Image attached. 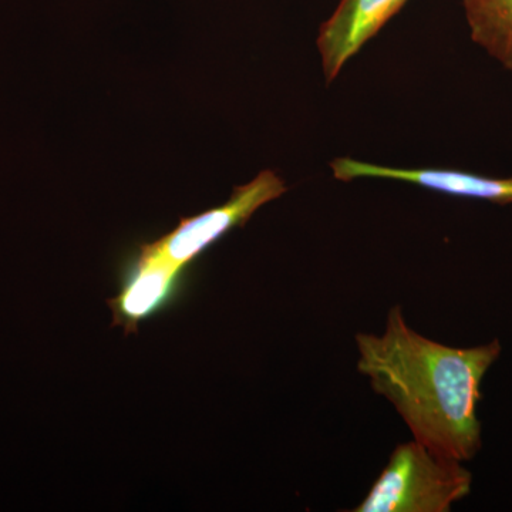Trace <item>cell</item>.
Instances as JSON below:
<instances>
[{"mask_svg": "<svg viewBox=\"0 0 512 512\" xmlns=\"http://www.w3.org/2000/svg\"><path fill=\"white\" fill-rule=\"evenodd\" d=\"M409 0H340L322 26L318 49L326 82L332 83L345 64L396 16Z\"/></svg>", "mask_w": 512, "mask_h": 512, "instance_id": "5b68a950", "label": "cell"}, {"mask_svg": "<svg viewBox=\"0 0 512 512\" xmlns=\"http://www.w3.org/2000/svg\"><path fill=\"white\" fill-rule=\"evenodd\" d=\"M286 192L284 180L271 170L262 171L251 183L235 188L228 202L197 217L183 218L180 225L154 242L161 254L178 268H185L220 241L232 229L251 220L259 208Z\"/></svg>", "mask_w": 512, "mask_h": 512, "instance_id": "3957f363", "label": "cell"}, {"mask_svg": "<svg viewBox=\"0 0 512 512\" xmlns=\"http://www.w3.org/2000/svg\"><path fill=\"white\" fill-rule=\"evenodd\" d=\"M471 39L512 72V0H463Z\"/></svg>", "mask_w": 512, "mask_h": 512, "instance_id": "52a82bcc", "label": "cell"}, {"mask_svg": "<svg viewBox=\"0 0 512 512\" xmlns=\"http://www.w3.org/2000/svg\"><path fill=\"white\" fill-rule=\"evenodd\" d=\"M355 340L357 370L393 404L414 440L461 463L476 457L481 383L501 355L498 340L451 348L410 328L400 305L387 313L380 335L357 333Z\"/></svg>", "mask_w": 512, "mask_h": 512, "instance_id": "6da1fadb", "label": "cell"}, {"mask_svg": "<svg viewBox=\"0 0 512 512\" xmlns=\"http://www.w3.org/2000/svg\"><path fill=\"white\" fill-rule=\"evenodd\" d=\"M470 471L413 440L394 448L389 463L355 512H448L471 491Z\"/></svg>", "mask_w": 512, "mask_h": 512, "instance_id": "7a4b0ae2", "label": "cell"}, {"mask_svg": "<svg viewBox=\"0 0 512 512\" xmlns=\"http://www.w3.org/2000/svg\"><path fill=\"white\" fill-rule=\"evenodd\" d=\"M330 168L333 177L340 181H353L359 178L403 181L454 197L512 204V178L483 177L446 168L384 167L349 157L336 158L330 163Z\"/></svg>", "mask_w": 512, "mask_h": 512, "instance_id": "277c9868", "label": "cell"}, {"mask_svg": "<svg viewBox=\"0 0 512 512\" xmlns=\"http://www.w3.org/2000/svg\"><path fill=\"white\" fill-rule=\"evenodd\" d=\"M181 272L154 242L141 245L120 295L109 301L114 326L126 328L127 335L137 332L138 323L170 299Z\"/></svg>", "mask_w": 512, "mask_h": 512, "instance_id": "8992f818", "label": "cell"}]
</instances>
